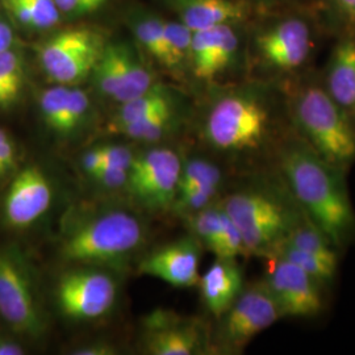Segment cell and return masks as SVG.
Masks as SVG:
<instances>
[{"instance_id":"obj_1","label":"cell","mask_w":355,"mask_h":355,"mask_svg":"<svg viewBox=\"0 0 355 355\" xmlns=\"http://www.w3.org/2000/svg\"><path fill=\"white\" fill-rule=\"evenodd\" d=\"M292 132L286 86L271 80L220 96L211 105L204 124L205 139L216 150L270 152L275 161Z\"/></svg>"},{"instance_id":"obj_2","label":"cell","mask_w":355,"mask_h":355,"mask_svg":"<svg viewBox=\"0 0 355 355\" xmlns=\"http://www.w3.org/2000/svg\"><path fill=\"white\" fill-rule=\"evenodd\" d=\"M277 167L305 215L338 252L355 242V211L343 170L324 161L295 129L280 148Z\"/></svg>"},{"instance_id":"obj_3","label":"cell","mask_w":355,"mask_h":355,"mask_svg":"<svg viewBox=\"0 0 355 355\" xmlns=\"http://www.w3.org/2000/svg\"><path fill=\"white\" fill-rule=\"evenodd\" d=\"M292 127L318 155L346 171L355 161V121L330 98L313 69L286 83Z\"/></svg>"},{"instance_id":"obj_4","label":"cell","mask_w":355,"mask_h":355,"mask_svg":"<svg viewBox=\"0 0 355 355\" xmlns=\"http://www.w3.org/2000/svg\"><path fill=\"white\" fill-rule=\"evenodd\" d=\"M254 51L266 80L286 85L311 70L318 42L327 35L313 7L295 6L259 12Z\"/></svg>"},{"instance_id":"obj_5","label":"cell","mask_w":355,"mask_h":355,"mask_svg":"<svg viewBox=\"0 0 355 355\" xmlns=\"http://www.w3.org/2000/svg\"><path fill=\"white\" fill-rule=\"evenodd\" d=\"M263 187L236 191L221 207L241 233L246 254L271 257L308 216L278 174Z\"/></svg>"},{"instance_id":"obj_6","label":"cell","mask_w":355,"mask_h":355,"mask_svg":"<svg viewBox=\"0 0 355 355\" xmlns=\"http://www.w3.org/2000/svg\"><path fill=\"white\" fill-rule=\"evenodd\" d=\"M142 239L144 228L136 216L110 211L71 229L62 240L61 255L76 263H114L133 253Z\"/></svg>"},{"instance_id":"obj_7","label":"cell","mask_w":355,"mask_h":355,"mask_svg":"<svg viewBox=\"0 0 355 355\" xmlns=\"http://www.w3.org/2000/svg\"><path fill=\"white\" fill-rule=\"evenodd\" d=\"M218 343L223 350L239 353L258 334L272 327L282 316L279 306L265 282H258L246 290L221 316Z\"/></svg>"},{"instance_id":"obj_8","label":"cell","mask_w":355,"mask_h":355,"mask_svg":"<svg viewBox=\"0 0 355 355\" xmlns=\"http://www.w3.org/2000/svg\"><path fill=\"white\" fill-rule=\"evenodd\" d=\"M104 48L101 37L86 28L67 29L40 49L45 73L60 85H76L95 70Z\"/></svg>"},{"instance_id":"obj_9","label":"cell","mask_w":355,"mask_h":355,"mask_svg":"<svg viewBox=\"0 0 355 355\" xmlns=\"http://www.w3.org/2000/svg\"><path fill=\"white\" fill-rule=\"evenodd\" d=\"M0 316L13 330L38 337L44 320L24 262L8 249L0 250Z\"/></svg>"},{"instance_id":"obj_10","label":"cell","mask_w":355,"mask_h":355,"mask_svg":"<svg viewBox=\"0 0 355 355\" xmlns=\"http://www.w3.org/2000/svg\"><path fill=\"white\" fill-rule=\"evenodd\" d=\"M265 284L279 306L283 318H313L324 311L322 286L279 255L267 258Z\"/></svg>"},{"instance_id":"obj_11","label":"cell","mask_w":355,"mask_h":355,"mask_svg":"<svg viewBox=\"0 0 355 355\" xmlns=\"http://www.w3.org/2000/svg\"><path fill=\"white\" fill-rule=\"evenodd\" d=\"M57 303L66 318L95 320L110 312L116 302V283L111 275L78 268L66 272L55 290Z\"/></svg>"},{"instance_id":"obj_12","label":"cell","mask_w":355,"mask_h":355,"mask_svg":"<svg viewBox=\"0 0 355 355\" xmlns=\"http://www.w3.org/2000/svg\"><path fill=\"white\" fill-rule=\"evenodd\" d=\"M182 162L171 149H154L135 158L129 170L128 186L132 193L142 203L162 208L174 203Z\"/></svg>"},{"instance_id":"obj_13","label":"cell","mask_w":355,"mask_h":355,"mask_svg":"<svg viewBox=\"0 0 355 355\" xmlns=\"http://www.w3.org/2000/svg\"><path fill=\"white\" fill-rule=\"evenodd\" d=\"M239 26L225 24L193 32L190 62L198 79L214 82L236 62L241 46Z\"/></svg>"},{"instance_id":"obj_14","label":"cell","mask_w":355,"mask_h":355,"mask_svg":"<svg viewBox=\"0 0 355 355\" xmlns=\"http://www.w3.org/2000/svg\"><path fill=\"white\" fill-rule=\"evenodd\" d=\"M94 71L101 89L116 102H128L152 89L149 71L121 46L105 48Z\"/></svg>"},{"instance_id":"obj_15","label":"cell","mask_w":355,"mask_h":355,"mask_svg":"<svg viewBox=\"0 0 355 355\" xmlns=\"http://www.w3.org/2000/svg\"><path fill=\"white\" fill-rule=\"evenodd\" d=\"M51 182L37 166H28L7 191L4 215L13 228H26L45 215L51 204Z\"/></svg>"},{"instance_id":"obj_16","label":"cell","mask_w":355,"mask_h":355,"mask_svg":"<svg viewBox=\"0 0 355 355\" xmlns=\"http://www.w3.org/2000/svg\"><path fill=\"white\" fill-rule=\"evenodd\" d=\"M200 245L198 239L170 243L146 257L141 262L140 272L178 288L196 286L200 279Z\"/></svg>"},{"instance_id":"obj_17","label":"cell","mask_w":355,"mask_h":355,"mask_svg":"<svg viewBox=\"0 0 355 355\" xmlns=\"http://www.w3.org/2000/svg\"><path fill=\"white\" fill-rule=\"evenodd\" d=\"M321 83L330 98L355 121V35L337 36Z\"/></svg>"},{"instance_id":"obj_18","label":"cell","mask_w":355,"mask_h":355,"mask_svg":"<svg viewBox=\"0 0 355 355\" xmlns=\"http://www.w3.org/2000/svg\"><path fill=\"white\" fill-rule=\"evenodd\" d=\"M149 321L150 333L146 350L153 355H191L202 350L200 330L190 322H180L167 313H154Z\"/></svg>"},{"instance_id":"obj_19","label":"cell","mask_w":355,"mask_h":355,"mask_svg":"<svg viewBox=\"0 0 355 355\" xmlns=\"http://www.w3.org/2000/svg\"><path fill=\"white\" fill-rule=\"evenodd\" d=\"M198 284L207 309L215 318H220L243 290L241 268L234 259L217 258L200 275Z\"/></svg>"},{"instance_id":"obj_20","label":"cell","mask_w":355,"mask_h":355,"mask_svg":"<svg viewBox=\"0 0 355 355\" xmlns=\"http://www.w3.org/2000/svg\"><path fill=\"white\" fill-rule=\"evenodd\" d=\"M257 12L246 0H180L182 23L192 32L242 24Z\"/></svg>"},{"instance_id":"obj_21","label":"cell","mask_w":355,"mask_h":355,"mask_svg":"<svg viewBox=\"0 0 355 355\" xmlns=\"http://www.w3.org/2000/svg\"><path fill=\"white\" fill-rule=\"evenodd\" d=\"M272 255H279L299 268L304 270L306 274L318 280L322 287L330 284L337 275L338 257H322L284 243Z\"/></svg>"},{"instance_id":"obj_22","label":"cell","mask_w":355,"mask_h":355,"mask_svg":"<svg viewBox=\"0 0 355 355\" xmlns=\"http://www.w3.org/2000/svg\"><path fill=\"white\" fill-rule=\"evenodd\" d=\"M312 7L327 35H355V0H315Z\"/></svg>"},{"instance_id":"obj_23","label":"cell","mask_w":355,"mask_h":355,"mask_svg":"<svg viewBox=\"0 0 355 355\" xmlns=\"http://www.w3.org/2000/svg\"><path fill=\"white\" fill-rule=\"evenodd\" d=\"M24 86V64L16 51H0V108L16 102Z\"/></svg>"},{"instance_id":"obj_24","label":"cell","mask_w":355,"mask_h":355,"mask_svg":"<svg viewBox=\"0 0 355 355\" xmlns=\"http://www.w3.org/2000/svg\"><path fill=\"white\" fill-rule=\"evenodd\" d=\"M121 104L123 105H121L120 111L114 116V129L116 130L139 120L145 114H150L153 111L164 107L166 104H170V99L167 95L164 94L162 89L153 87L140 96L133 98V99L121 103Z\"/></svg>"},{"instance_id":"obj_25","label":"cell","mask_w":355,"mask_h":355,"mask_svg":"<svg viewBox=\"0 0 355 355\" xmlns=\"http://www.w3.org/2000/svg\"><path fill=\"white\" fill-rule=\"evenodd\" d=\"M173 117L171 103L145 114L139 120L119 129V132L127 135L128 137L141 141H154L159 139L167 129Z\"/></svg>"},{"instance_id":"obj_26","label":"cell","mask_w":355,"mask_h":355,"mask_svg":"<svg viewBox=\"0 0 355 355\" xmlns=\"http://www.w3.org/2000/svg\"><path fill=\"white\" fill-rule=\"evenodd\" d=\"M225 217L227 214L221 205H209L193 214L191 217V225L193 229L195 239H198V241L202 245H205L209 250H212L221 234Z\"/></svg>"},{"instance_id":"obj_27","label":"cell","mask_w":355,"mask_h":355,"mask_svg":"<svg viewBox=\"0 0 355 355\" xmlns=\"http://www.w3.org/2000/svg\"><path fill=\"white\" fill-rule=\"evenodd\" d=\"M223 174L218 166L212 164L208 159L195 158L187 162L182 168V175L179 180L178 191L208 187V186H221Z\"/></svg>"},{"instance_id":"obj_28","label":"cell","mask_w":355,"mask_h":355,"mask_svg":"<svg viewBox=\"0 0 355 355\" xmlns=\"http://www.w3.org/2000/svg\"><path fill=\"white\" fill-rule=\"evenodd\" d=\"M136 33L141 44L146 48V51H149L153 57H155L159 62L166 64L167 67L173 69L164 23L155 19L145 20L139 24Z\"/></svg>"},{"instance_id":"obj_29","label":"cell","mask_w":355,"mask_h":355,"mask_svg":"<svg viewBox=\"0 0 355 355\" xmlns=\"http://www.w3.org/2000/svg\"><path fill=\"white\" fill-rule=\"evenodd\" d=\"M69 89L64 86H57L44 91L41 95V112L46 125L58 132L64 133V120L66 114V104Z\"/></svg>"},{"instance_id":"obj_30","label":"cell","mask_w":355,"mask_h":355,"mask_svg":"<svg viewBox=\"0 0 355 355\" xmlns=\"http://www.w3.org/2000/svg\"><path fill=\"white\" fill-rule=\"evenodd\" d=\"M166 38L171 57L173 69L183 61H190L191 42L193 32L183 23H166Z\"/></svg>"},{"instance_id":"obj_31","label":"cell","mask_w":355,"mask_h":355,"mask_svg":"<svg viewBox=\"0 0 355 355\" xmlns=\"http://www.w3.org/2000/svg\"><path fill=\"white\" fill-rule=\"evenodd\" d=\"M218 191H220L218 186L178 191L173 205H175L178 211L182 214L193 215L204 208L209 207Z\"/></svg>"},{"instance_id":"obj_32","label":"cell","mask_w":355,"mask_h":355,"mask_svg":"<svg viewBox=\"0 0 355 355\" xmlns=\"http://www.w3.org/2000/svg\"><path fill=\"white\" fill-rule=\"evenodd\" d=\"M212 252L217 255V258H227V259H234L239 255H246L241 233L228 215L225 217L221 234L216 242Z\"/></svg>"},{"instance_id":"obj_33","label":"cell","mask_w":355,"mask_h":355,"mask_svg":"<svg viewBox=\"0 0 355 355\" xmlns=\"http://www.w3.org/2000/svg\"><path fill=\"white\" fill-rule=\"evenodd\" d=\"M89 110V98L85 91L79 89H69L66 114L64 120V133L76 129Z\"/></svg>"},{"instance_id":"obj_34","label":"cell","mask_w":355,"mask_h":355,"mask_svg":"<svg viewBox=\"0 0 355 355\" xmlns=\"http://www.w3.org/2000/svg\"><path fill=\"white\" fill-rule=\"evenodd\" d=\"M31 13L35 28H51L60 20V10L54 0H20Z\"/></svg>"},{"instance_id":"obj_35","label":"cell","mask_w":355,"mask_h":355,"mask_svg":"<svg viewBox=\"0 0 355 355\" xmlns=\"http://www.w3.org/2000/svg\"><path fill=\"white\" fill-rule=\"evenodd\" d=\"M103 152H104V165L127 170V171L130 170L136 158L132 150L124 145L103 146Z\"/></svg>"},{"instance_id":"obj_36","label":"cell","mask_w":355,"mask_h":355,"mask_svg":"<svg viewBox=\"0 0 355 355\" xmlns=\"http://www.w3.org/2000/svg\"><path fill=\"white\" fill-rule=\"evenodd\" d=\"M92 178L107 189H120L128 184L129 171L104 165Z\"/></svg>"},{"instance_id":"obj_37","label":"cell","mask_w":355,"mask_h":355,"mask_svg":"<svg viewBox=\"0 0 355 355\" xmlns=\"http://www.w3.org/2000/svg\"><path fill=\"white\" fill-rule=\"evenodd\" d=\"M15 165V146L8 135L0 129V177Z\"/></svg>"},{"instance_id":"obj_38","label":"cell","mask_w":355,"mask_h":355,"mask_svg":"<svg viewBox=\"0 0 355 355\" xmlns=\"http://www.w3.org/2000/svg\"><path fill=\"white\" fill-rule=\"evenodd\" d=\"M58 10L64 12H92L105 0H54Z\"/></svg>"},{"instance_id":"obj_39","label":"cell","mask_w":355,"mask_h":355,"mask_svg":"<svg viewBox=\"0 0 355 355\" xmlns=\"http://www.w3.org/2000/svg\"><path fill=\"white\" fill-rule=\"evenodd\" d=\"M315 0H250L254 10L257 12L272 11L278 8L295 7V6H313Z\"/></svg>"},{"instance_id":"obj_40","label":"cell","mask_w":355,"mask_h":355,"mask_svg":"<svg viewBox=\"0 0 355 355\" xmlns=\"http://www.w3.org/2000/svg\"><path fill=\"white\" fill-rule=\"evenodd\" d=\"M104 166V152L103 148L89 149L82 157V167L89 174V177L95 175Z\"/></svg>"},{"instance_id":"obj_41","label":"cell","mask_w":355,"mask_h":355,"mask_svg":"<svg viewBox=\"0 0 355 355\" xmlns=\"http://www.w3.org/2000/svg\"><path fill=\"white\" fill-rule=\"evenodd\" d=\"M73 354L78 355H111L114 354V347L107 343H91L85 347L76 349Z\"/></svg>"},{"instance_id":"obj_42","label":"cell","mask_w":355,"mask_h":355,"mask_svg":"<svg viewBox=\"0 0 355 355\" xmlns=\"http://www.w3.org/2000/svg\"><path fill=\"white\" fill-rule=\"evenodd\" d=\"M13 42V35L11 28L6 23L0 21V51L11 49Z\"/></svg>"},{"instance_id":"obj_43","label":"cell","mask_w":355,"mask_h":355,"mask_svg":"<svg viewBox=\"0 0 355 355\" xmlns=\"http://www.w3.org/2000/svg\"><path fill=\"white\" fill-rule=\"evenodd\" d=\"M24 354V349L17 343L0 340V355H21Z\"/></svg>"}]
</instances>
